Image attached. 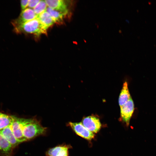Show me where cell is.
<instances>
[{"instance_id":"6da1fadb","label":"cell","mask_w":156,"mask_h":156,"mask_svg":"<svg viewBox=\"0 0 156 156\" xmlns=\"http://www.w3.org/2000/svg\"><path fill=\"white\" fill-rule=\"evenodd\" d=\"M22 127L24 136L27 140L44 134L47 128L42 126L35 118H22Z\"/></svg>"},{"instance_id":"7a4b0ae2","label":"cell","mask_w":156,"mask_h":156,"mask_svg":"<svg viewBox=\"0 0 156 156\" xmlns=\"http://www.w3.org/2000/svg\"><path fill=\"white\" fill-rule=\"evenodd\" d=\"M47 29L36 18L14 27V30L17 34L27 33L39 36L45 34Z\"/></svg>"},{"instance_id":"3957f363","label":"cell","mask_w":156,"mask_h":156,"mask_svg":"<svg viewBox=\"0 0 156 156\" xmlns=\"http://www.w3.org/2000/svg\"><path fill=\"white\" fill-rule=\"evenodd\" d=\"M37 17L33 9L27 8L22 10L19 16L12 21L11 23L14 27Z\"/></svg>"},{"instance_id":"277c9868","label":"cell","mask_w":156,"mask_h":156,"mask_svg":"<svg viewBox=\"0 0 156 156\" xmlns=\"http://www.w3.org/2000/svg\"><path fill=\"white\" fill-rule=\"evenodd\" d=\"M70 126L76 134L88 140H91L94 137L93 133L86 128L81 122H69Z\"/></svg>"},{"instance_id":"5b68a950","label":"cell","mask_w":156,"mask_h":156,"mask_svg":"<svg viewBox=\"0 0 156 156\" xmlns=\"http://www.w3.org/2000/svg\"><path fill=\"white\" fill-rule=\"evenodd\" d=\"M134 110V103L131 97L128 101L120 107L121 118L127 126L129 125Z\"/></svg>"},{"instance_id":"8992f818","label":"cell","mask_w":156,"mask_h":156,"mask_svg":"<svg viewBox=\"0 0 156 156\" xmlns=\"http://www.w3.org/2000/svg\"><path fill=\"white\" fill-rule=\"evenodd\" d=\"M82 123L88 130L94 133L98 132L100 130L101 125L99 119L92 116L84 118Z\"/></svg>"},{"instance_id":"52a82bcc","label":"cell","mask_w":156,"mask_h":156,"mask_svg":"<svg viewBox=\"0 0 156 156\" xmlns=\"http://www.w3.org/2000/svg\"><path fill=\"white\" fill-rule=\"evenodd\" d=\"M45 1L48 7L61 12L65 16L69 14V9L66 1L47 0Z\"/></svg>"},{"instance_id":"ba28073f","label":"cell","mask_w":156,"mask_h":156,"mask_svg":"<svg viewBox=\"0 0 156 156\" xmlns=\"http://www.w3.org/2000/svg\"><path fill=\"white\" fill-rule=\"evenodd\" d=\"M11 128L15 138L20 143L27 141L23 133L22 118L14 116L11 124Z\"/></svg>"},{"instance_id":"9c48e42d","label":"cell","mask_w":156,"mask_h":156,"mask_svg":"<svg viewBox=\"0 0 156 156\" xmlns=\"http://www.w3.org/2000/svg\"><path fill=\"white\" fill-rule=\"evenodd\" d=\"M11 124L0 130V133L14 148L20 143L16 140L13 133Z\"/></svg>"},{"instance_id":"30bf717a","label":"cell","mask_w":156,"mask_h":156,"mask_svg":"<svg viewBox=\"0 0 156 156\" xmlns=\"http://www.w3.org/2000/svg\"><path fill=\"white\" fill-rule=\"evenodd\" d=\"M69 146L63 145L49 149L47 151L46 156H68Z\"/></svg>"},{"instance_id":"8fae6325","label":"cell","mask_w":156,"mask_h":156,"mask_svg":"<svg viewBox=\"0 0 156 156\" xmlns=\"http://www.w3.org/2000/svg\"><path fill=\"white\" fill-rule=\"evenodd\" d=\"M13 148L11 145L0 133V155L11 156Z\"/></svg>"},{"instance_id":"7c38bea8","label":"cell","mask_w":156,"mask_h":156,"mask_svg":"<svg viewBox=\"0 0 156 156\" xmlns=\"http://www.w3.org/2000/svg\"><path fill=\"white\" fill-rule=\"evenodd\" d=\"M131 97L128 87L127 83L125 81L123 83V86L120 93L118 102L120 107L123 105Z\"/></svg>"},{"instance_id":"4fadbf2b","label":"cell","mask_w":156,"mask_h":156,"mask_svg":"<svg viewBox=\"0 0 156 156\" xmlns=\"http://www.w3.org/2000/svg\"><path fill=\"white\" fill-rule=\"evenodd\" d=\"M37 18L47 29L55 23L53 19L47 11L38 15Z\"/></svg>"},{"instance_id":"5bb4252c","label":"cell","mask_w":156,"mask_h":156,"mask_svg":"<svg viewBox=\"0 0 156 156\" xmlns=\"http://www.w3.org/2000/svg\"><path fill=\"white\" fill-rule=\"evenodd\" d=\"M46 11L50 14L55 23L60 24L63 23L64 18L66 16L64 14L48 7Z\"/></svg>"},{"instance_id":"9a60e30c","label":"cell","mask_w":156,"mask_h":156,"mask_svg":"<svg viewBox=\"0 0 156 156\" xmlns=\"http://www.w3.org/2000/svg\"><path fill=\"white\" fill-rule=\"evenodd\" d=\"M14 116L0 112V130L11 125Z\"/></svg>"},{"instance_id":"2e32d148","label":"cell","mask_w":156,"mask_h":156,"mask_svg":"<svg viewBox=\"0 0 156 156\" xmlns=\"http://www.w3.org/2000/svg\"><path fill=\"white\" fill-rule=\"evenodd\" d=\"M48 6L45 0H40L33 9L37 16L46 11Z\"/></svg>"},{"instance_id":"e0dca14e","label":"cell","mask_w":156,"mask_h":156,"mask_svg":"<svg viewBox=\"0 0 156 156\" xmlns=\"http://www.w3.org/2000/svg\"><path fill=\"white\" fill-rule=\"evenodd\" d=\"M40 0H29L28 7L33 9L36 6Z\"/></svg>"},{"instance_id":"ac0fdd59","label":"cell","mask_w":156,"mask_h":156,"mask_svg":"<svg viewBox=\"0 0 156 156\" xmlns=\"http://www.w3.org/2000/svg\"><path fill=\"white\" fill-rule=\"evenodd\" d=\"M29 0H21L20 1V4L21 9L23 10L28 6Z\"/></svg>"}]
</instances>
